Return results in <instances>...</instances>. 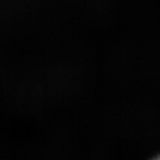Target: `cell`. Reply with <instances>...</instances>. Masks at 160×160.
<instances>
[]
</instances>
